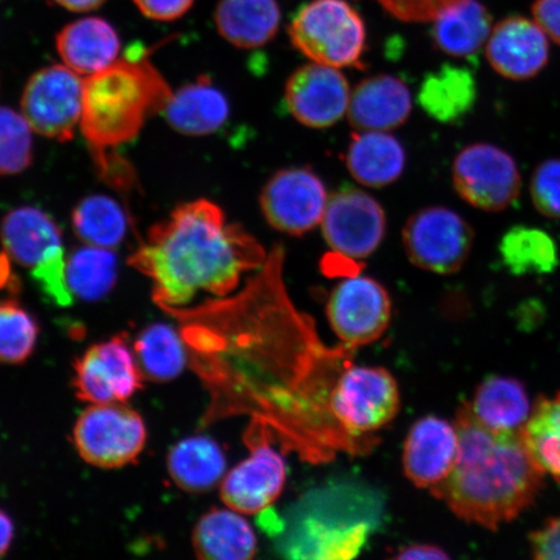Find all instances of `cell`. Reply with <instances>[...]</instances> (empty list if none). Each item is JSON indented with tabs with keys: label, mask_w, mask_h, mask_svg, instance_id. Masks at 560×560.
I'll return each instance as SVG.
<instances>
[{
	"label": "cell",
	"mask_w": 560,
	"mask_h": 560,
	"mask_svg": "<svg viewBox=\"0 0 560 560\" xmlns=\"http://www.w3.org/2000/svg\"><path fill=\"white\" fill-rule=\"evenodd\" d=\"M72 226L86 245L115 249L128 234L129 220L115 199L107 195H91L73 209Z\"/></svg>",
	"instance_id": "32"
},
{
	"label": "cell",
	"mask_w": 560,
	"mask_h": 560,
	"mask_svg": "<svg viewBox=\"0 0 560 560\" xmlns=\"http://www.w3.org/2000/svg\"><path fill=\"white\" fill-rule=\"evenodd\" d=\"M56 50L62 65L88 79L120 59L121 40L107 20L86 18L62 27Z\"/></svg>",
	"instance_id": "22"
},
{
	"label": "cell",
	"mask_w": 560,
	"mask_h": 560,
	"mask_svg": "<svg viewBox=\"0 0 560 560\" xmlns=\"http://www.w3.org/2000/svg\"><path fill=\"white\" fill-rule=\"evenodd\" d=\"M163 114L179 135L206 137L214 135L229 121L230 103L209 77H200L175 91Z\"/></svg>",
	"instance_id": "23"
},
{
	"label": "cell",
	"mask_w": 560,
	"mask_h": 560,
	"mask_svg": "<svg viewBox=\"0 0 560 560\" xmlns=\"http://www.w3.org/2000/svg\"><path fill=\"white\" fill-rule=\"evenodd\" d=\"M147 19L174 21L185 16L195 0H132Z\"/></svg>",
	"instance_id": "41"
},
{
	"label": "cell",
	"mask_w": 560,
	"mask_h": 560,
	"mask_svg": "<svg viewBox=\"0 0 560 560\" xmlns=\"http://www.w3.org/2000/svg\"><path fill=\"white\" fill-rule=\"evenodd\" d=\"M345 161L359 184L382 188L401 177L406 153L400 140L387 131H360L350 140Z\"/></svg>",
	"instance_id": "24"
},
{
	"label": "cell",
	"mask_w": 560,
	"mask_h": 560,
	"mask_svg": "<svg viewBox=\"0 0 560 560\" xmlns=\"http://www.w3.org/2000/svg\"><path fill=\"white\" fill-rule=\"evenodd\" d=\"M530 196L538 212L560 219V160L551 159L537 167L530 182Z\"/></svg>",
	"instance_id": "38"
},
{
	"label": "cell",
	"mask_w": 560,
	"mask_h": 560,
	"mask_svg": "<svg viewBox=\"0 0 560 560\" xmlns=\"http://www.w3.org/2000/svg\"><path fill=\"white\" fill-rule=\"evenodd\" d=\"M455 191L468 205L501 212L513 206L522 187L521 172L508 152L492 144L466 147L453 164Z\"/></svg>",
	"instance_id": "12"
},
{
	"label": "cell",
	"mask_w": 560,
	"mask_h": 560,
	"mask_svg": "<svg viewBox=\"0 0 560 560\" xmlns=\"http://www.w3.org/2000/svg\"><path fill=\"white\" fill-rule=\"evenodd\" d=\"M85 79L65 65L34 73L21 96V114L35 135L68 142L81 126Z\"/></svg>",
	"instance_id": "9"
},
{
	"label": "cell",
	"mask_w": 560,
	"mask_h": 560,
	"mask_svg": "<svg viewBox=\"0 0 560 560\" xmlns=\"http://www.w3.org/2000/svg\"><path fill=\"white\" fill-rule=\"evenodd\" d=\"M327 318L342 345L359 349L387 331L392 318L389 293L373 278L348 276L327 301Z\"/></svg>",
	"instance_id": "14"
},
{
	"label": "cell",
	"mask_w": 560,
	"mask_h": 560,
	"mask_svg": "<svg viewBox=\"0 0 560 560\" xmlns=\"http://www.w3.org/2000/svg\"><path fill=\"white\" fill-rule=\"evenodd\" d=\"M293 47L313 62L363 68L368 50L365 21L347 0H312L289 25Z\"/></svg>",
	"instance_id": "6"
},
{
	"label": "cell",
	"mask_w": 560,
	"mask_h": 560,
	"mask_svg": "<svg viewBox=\"0 0 560 560\" xmlns=\"http://www.w3.org/2000/svg\"><path fill=\"white\" fill-rule=\"evenodd\" d=\"M478 101V83L470 70L443 66L424 77L418 102L427 115L441 124H455L466 117Z\"/></svg>",
	"instance_id": "27"
},
{
	"label": "cell",
	"mask_w": 560,
	"mask_h": 560,
	"mask_svg": "<svg viewBox=\"0 0 560 560\" xmlns=\"http://www.w3.org/2000/svg\"><path fill=\"white\" fill-rule=\"evenodd\" d=\"M548 38L536 21L522 16L503 19L489 35L487 59L497 73L509 80H529L548 65Z\"/></svg>",
	"instance_id": "19"
},
{
	"label": "cell",
	"mask_w": 560,
	"mask_h": 560,
	"mask_svg": "<svg viewBox=\"0 0 560 560\" xmlns=\"http://www.w3.org/2000/svg\"><path fill=\"white\" fill-rule=\"evenodd\" d=\"M457 425L435 416L417 420L406 436L402 465L417 488L435 487L453 471L458 457Z\"/></svg>",
	"instance_id": "18"
},
{
	"label": "cell",
	"mask_w": 560,
	"mask_h": 560,
	"mask_svg": "<svg viewBox=\"0 0 560 560\" xmlns=\"http://www.w3.org/2000/svg\"><path fill=\"white\" fill-rule=\"evenodd\" d=\"M382 511L383 500L370 489L313 490L290 510L279 550L293 559L355 558L380 524Z\"/></svg>",
	"instance_id": "5"
},
{
	"label": "cell",
	"mask_w": 560,
	"mask_h": 560,
	"mask_svg": "<svg viewBox=\"0 0 560 560\" xmlns=\"http://www.w3.org/2000/svg\"><path fill=\"white\" fill-rule=\"evenodd\" d=\"M54 2L68 11L89 12L100 9L105 0H54Z\"/></svg>",
	"instance_id": "46"
},
{
	"label": "cell",
	"mask_w": 560,
	"mask_h": 560,
	"mask_svg": "<svg viewBox=\"0 0 560 560\" xmlns=\"http://www.w3.org/2000/svg\"><path fill=\"white\" fill-rule=\"evenodd\" d=\"M135 352L140 373L158 383L175 380L188 360L187 342L173 327L164 324L144 328L135 342Z\"/></svg>",
	"instance_id": "31"
},
{
	"label": "cell",
	"mask_w": 560,
	"mask_h": 560,
	"mask_svg": "<svg viewBox=\"0 0 560 560\" xmlns=\"http://www.w3.org/2000/svg\"><path fill=\"white\" fill-rule=\"evenodd\" d=\"M331 406L348 431L374 435L400 411V389L387 369L352 365L336 384Z\"/></svg>",
	"instance_id": "11"
},
{
	"label": "cell",
	"mask_w": 560,
	"mask_h": 560,
	"mask_svg": "<svg viewBox=\"0 0 560 560\" xmlns=\"http://www.w3.org/2000/svg\"><path fill=\"white\" fill-rule=\"evenodd\" d=\"M34 280L40 285L42 291L50 296L56 304L67 306L73 301L67 283V258L65 249L56 252L47 260L32 270Z\"/></svg>",
	"instance_id": "39"
},
{
	"label": "cell",
	"mask_w": 560,
	"mask_h": 560,
	"mask_svg": "<svg viewBox=\"0 0 560 560\" xmlns=\"http://www.w3.org/2000/svg\"><path fill=\"white\" fill-rule=\"evenodd\" d=\"M503 264L515 276H542L555 271L559 264L558 247L544 230L515 226L500 243Z\"/></svg>",
	"instance_id": "33"
},
{
	"label": "cell",
	"mask_w": 560,
	"mask_h": 560,
	"mask_svg": "<svg viewBox=\"0 0 560 560\" xmlns=\"http://www.w3.org/2000/svg\"><path fill=\"white\" fill-rule=\"evenodd\" d=\"M459 436L453 471L432 487L459 520L497 529L520 516L536 500L544 472L532 459L521 433L486 429L475 418L470 404L458 409Z\"/></svg>",
	"instance_id": "3"
},
{
	"label": "cell",
	"mask_w": 560,
	"mask_h": 560,
	"mask_svg": "<svg viewBox=\"0 0 560 560\" xmlns=\"http://www.w3.org/2000/svg\"><path fill=\"white\" fill-rule=\"evenodd\" d=\"M74 373L77 396L91 405L125 402L142 387L136 355L121 336L89 348Z\"/></svg>",
	"instance_id": "16"
},
{
	"label": "cell",
	"mask_w": 560,
	"mask_h": 560,
	"mask_svg": "<svg viewBox=\"0 0 560 560\" xmlns=\"http://www.w3.org/2000/svg\"><path fill=\"white\" fill-rule=\"evenodd\" d=\"M196 556L206 560H248L257 555V537L250 524L233 509H212L194 529Z\"/></svg>",
	"instance_id": "25"
},
{
	"label": "cell",
	"mask_w": 560,
	"mask_h": 560,
	"mask_svg": "<svg viewBox=\"0 0 560 560\" xmlns=\"http://www.w3.org/2000/svg\"><path fill=\"white\" fill-rule=\"evenodd\" d=\"M322 233L335 255L362 261L374 254L387 231V215L373 196L345 187L328 198Z\"/></svg>",
	"instance_id": "13"
},
{
	"label": "cell",
	"mask_w": 560,
	"mask_h": 560,
	"mask_svg": "<svg viewBox=\"0 0 560 560\" xmlns=\"http://www.w3.org/2000/svg\"><path fill=\"white\" fill-rule=\"evenodd\" d=\"M243 439L250 455L225 475L221 499L237 513L255 515L269 509L283 492L287 467L268 425L249 420Z\"/></svg>",
	"instance_id": "7"
},
{
	"label": "cell",
	"mask_w": 560,
	"mask_h": 560,
	"mask_svg": "<svg viewBox=\"0 0 560 560\" xmlns=\"http://www.w3.org/2000/svg\"><path fill=\"white\" fill-rule=\"evenodd\" d=\"M284 264L283 244H275L241 291L171 311L186 322L184 339L210 394L206 420H258L280 450L313 465L370 454L380 440L348 431L331 406L357 349L325 345L311 315L293 304Z\"/></svg>",
	"instance_id": "1"
},
{
	"label": "cell",
	"mask_w": 560,
	"mask_h": 560,
	"mask_svg": "<svg viewBox=\"0 0 560 560\" xmlns=\"http://www.w3.org/2000/svg\"><path fill=\"white\" fill-rule=\"evenodd\" d=\"M173 95L143 47L132 45L115 65L85 79L81 131L97 166L110 151L135 139Z\"/></svg>",
	"instance_id": "4"
},
{
	"label": "cell",
	"mask_w": 560,
	"mask_h": 560,
	"mask_svg": "<svg viewBox=\"0 0 560 560\" xmlns=\"http://www.w3.org/2000/svg\"><path fill=\"white\" fill-rule=\"evenodd\" d=\"M350 94L347 77L339 68L312 61L287 80L284 102L301 125L326 129L347 115Z\"/></svg>",
	"instance_id": "17"
},
{
	"label": "cell",
	"mask_w": 560,
	"mask_h": 560,
	"mask_svg": "<svg viewBox=\"0 0 560 560\" xmlns=\"http://www.w3.org/2000/svg\"><path fill=\"white\" fill-rule=\"evenodd\" d=\"M228 462L221 446L207 436L179 441L167 455V472L180 489L202 493L221 485Z\"/></svg>",
	"instance_id": "29"
},
{
	"label": "cell",
	"mask_w": 560,
	"mask_h": 560,
	"mask_svg": "<svg viewBox=\"0 0 560 560\" xmlns=\"http://www.w3.org/2000/svg\"><path fill=\"white\" fill-rule=\"evenodd\" d=\"M268 252L215 202H184L156 223L129 258L153 282V298L166 311L182 310L207 292L225 298L242 278L261 268Z\"/></svg>",
	"instance_id": "2"
},
{
	"label": "cell",
	"mask_w": 560,
	"mask_h": 560,
	"mask_svg": "<svg viewBox=\"0 0 560 560\" xmlns=\"http://www.w3.org/2000/svg\"><path fill=\"white\" fill-rule=\"evenodd\" d=\"M530 548L537 559L560 560V517L530 535Z\"/></svg>",
	"instance_id": "42"
},
{
	"label": "cell",
	"mask_w": 560,
	"mask_h": 560,
	"mask_svg": "<svg viewBox=\"0 0 560 560\" xmlns=\"http://www.w3.org/2000/svg\"><path fill=\"white\" fill-rule=\"evenodd\" d=\"M280 13L277 0H220L214 11L217 31L235 47H262L275 39Z\"/></svg>",
	"instance_id": "26"
},
{
	"label": "cell",
	"mask_w": 560,
	"mask_h": 560,
	"mask_svg": "<svg viewBox=\"0 0 560 560\" xmlns=\"http://www.w3.org/2000/svg\"><path fill=\"white\" fill-rule=\"evenodd\" d=\"M395 559L402 560H438V559H447V552L440 548L436 545L430 544H416L406 546V548L400 549L397 555L394 557Z\"/></svg>",
	"instance_id": "44"
},
{
	"label": "cell",
	"mask_w": 560,
	"mask_h": 560,
	"mask_svg": "<svg viewBox=\"0 0 560 560\" xmlns=\"http://www.w3.org/2000/svg\"><path fill=\"white\" fill-rule=\"evenodd\" d=\"M73 441L89 465L117 468L143 452L147 429L142 417L124 402L94 404L77 419Z\"/></svg>",
	"instance_id": "8"
},
{
	"label": "cell",
	"mask_w": 560,
	"mask_h": 560,
	"mask_svg": "<svg viewBox=\"0 0 560 560\" xmlns=\"http://www.w3.org/2000/svg\"><path fill=\"white\" fill-rule=\"evenodd\" d=\"M406 256L417 268L450 276L465 265L474 231L454 210L431 207L412 214L402 230Z\"/></svg>",
	"instance_id": "10"
},
{
	"label": "cell",
	"mask_w": 560,
	"mask_h": 560,
	"mask_svg": "<svg viewBox=\"0 0 560 560\" xmlns=\"http://www.w3.org/2000/svg\"><path fill=\"white\" fill-rule=\"evenodd\" d=\"M13 534H15V527H13L11 517L0 510V557L9 551Z\"/></svg>",
	"instance_id": "45"
},
{
	"label": "cell",
	"mask_w": 560,
	"mask_h": 560,
	"mask_svg": "<svg viewBox=\"0 0 560 560\" xmlns=\"http://www.w3.org/2000/svg\"><path fill=\"white\" fill-rule=\"evenodd\" d=\"M34 131L23 114L0 107V175L23 173L33 163Z\"/></svg>",
	"instance_id": "37"
},
{
	"label": "cell",
	"mask_w": 560,
	"mask_h": 560,
	"mask_svg": "<svg viewBox=\"0 0 560 560\" xmlns=\"http://www.w3.org/2000/svg\"><path fill=\"white\" fill-rule=\"evenodd\" d=\"M470 406L486 429L499 433H521L532 412L524 385L503 376L487 377L476 389Z\"/></svg>",
	"instance_id": "30"
},
{
	"label": "cell",
	"mask_w": 560,
	"mask_h": 560,
	"mask_svg": "<svg viewBox=\"0 0 560 560\" xmlns=\"http://www.w3.org/2000/svg\"><path fill=\"white\" fill-rule=\"evenodd\" d=\"M0 244L5 260L31 270L65 249L58 223L35 207H20L4 215Z\"/></svg>",
	"instance_id": "21"
},
{
	"label": "cell",
	"mask_w": 560,
	"mask_h": 560,
	"mask_svg": "<svg viewBox=\"0 0 560 560\" xmlns=\"http://www.w3.org/2000/svg\"><path fill=\"white\" fill-rule=\"evenodd\" d=\"M492 30V16L486 5L465 0L433 20L431 37L439 51L454 58H472L487 44Z\"/></svg>",
	"instance_id": "28"
},
{
	"label": "cell",
	"mask_w": 560,
	"mask_h": 560,
	"mask_svg": "<svg viewBox=\"0 0 560 560\" xmlns=\"http://www.w3.org/2000/svg\"><path fill=\"white\" fill-rule=\"evenodd\" d=\"M389 15L405 23H425L435 20L451 7L465 0H377Z\"/></svg>",
	"instance_id": "40"
},
{
	"label": "cell",
	"mask_w": 560,
	"mask_h": 560,
	"mask_svg": "<svg viewBox=\"0 0 560 560\" xmlns=\"http://www.w3.org/2000/svg\"><path fill=\"white\" fill-rule=\"evenodd\" d=\"M521 438L538 468L560 485V394L537 401Z\"/></svg>",
	"instance_id": "35"
},
{
	"label": "cell",
	"mask_w": 560,
	"mask_h": 560,
	"mask_svg": "<svg viewBox=\"0 0 560 560\" xmlns=\"http://www.w3.org/2000/svg\"><path fill=\"white\" fill-rule=\"evenodd\" d=\"M0 2H2V0H0Z\"/></svg>",
	"instance_id": "47"
},
{
	"label": "cell",
	"mask_w": 560,
	"mask_h": 560,
	"mask_svg": "<svg viewBox=\"0 0 560 560\" xmlns=\"http://www.w3.org/2000/svg\"><path fill=\"white\" fill-rule=\"evenodd\" d=\"M37 322L15 301H0V363H21L33 353Z\"/></svg>",
	"instance_id": "36"
},
{
	"label": "cell",
	"mask_w": 560,
	"mask_h": 560,
	"mask_svg": "<svg viewBox=\"0 0 560 560\" xmlns=\"http://www.w3.org/2000/svg\"><path fill=\"white\" fill-rule=\"evenodd\" d=\"M532 12L546 35L560 45V0H536Z\"/></svg>",
	"instance_id": "43"
},
{
	"label": "cell",
	"mask_w": 560,
	"mask_h": 560,
	"mask_svg": "<svg viewBox=\"0 0 560 560\" xmlns=\"http://www.w3.org/2000/svg\"><path fill=\"white\" fill-rule=\"evenodd\" d=\"M117 279L114 249L83 245L67 258V283L73 298L97 301L107 296Z\"/></svg>",
	"instance_id": "34"
},
{
	"label": "cell",
	"mask_w": 560,
	"mask_h": 560,
	"mask_svg": "<svg viewBox=\"0 0 560 560\" xmlns=\"http://www.w3.org/2000/svg\"><path fill=\"white\" fill-rule=\"evenodd\" d=\"M328 195L310 167H285L266 182L261 212L272 229L292 236L310 233L324 220Z\"/></svg>",
	"instance_id": "15"
},
{
	"label": "cell",
	"mask_w": 560,
	"mask_h": 560,
	"mask_svg": "<svg viewBox=\"0 0 560 560\" xmlns=\"http://www.w3.org/2000/svg\"><path fill=\"white\" fill-rule=\"evenodd\" d=\"M412 108L411 93L398 77H369L350 94L348 120L359 131H389L408 120Z\"/></svg>",
	"instance_id": "20"
}]
</instances>
